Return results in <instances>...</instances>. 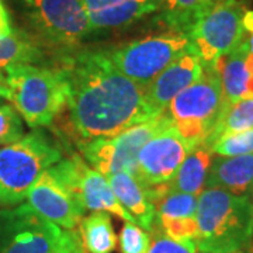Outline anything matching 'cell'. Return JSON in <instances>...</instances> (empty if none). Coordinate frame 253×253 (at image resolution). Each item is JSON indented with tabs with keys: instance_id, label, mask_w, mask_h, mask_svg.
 Instances as JSON below:
<instances>
[{
	"instance_id": "obj_26",
	"label": "cell",
	"mask_w": 253,
	"mask_h": 253,
	"mask_svg": "<svg viewBox=\"0 0 253 253\" xmlns=\"http://www.w3.org/2000/svg\"><path fill=\"white\" fill-rule=\"evenodd\" d=\"M24 136V126L16 109L10 104L0 106V145H11Z\"/></svg>"
},
{
	"instance_id": "obj_4",
	"label": "cell",
	"mask_w": 253,
	"mask_h": 253,
	"mask_svg": "<svg viewBox=\"0 0 253 253\" xmlns=\"http://www.w3.org/2000/svg\"><path fill=\"white\" fill-rule=\"evenodd\" d=\"M226 107L218 73L204 68L199 81L177 94L165 113L181 138L194 149L208 144Z\"/></svg>"
},
{
	"instance_id": "obj_25",
	"label": "cell",
	"mask_w": 253,
	"mask_h": 253,
	"mask_svg": "<svg viewBox=\"0 0 253 253\" xmlns=\"http://www.w3.org/2000/svg\"><path fill=\"white\" fill-rule=\"evenodd\" d=\"M210 149L214 155L225 158L253 154V129L221 136Z\"/></svg>"
},
{
	"instance_id": "obj_1",
	"label": "cell",
	"mask_w": 253,
	"mask_h": 253,
	"mask_svg": "<svg viewBox=\"0 0 253 253\" xmlns=\"http://www.w3.org/2000/svg\"><path fill=\"white\" fill-rule=\"evenodd\" d=\"M69 82V123L79 144L113 136L158 117L145 89L117 71L103 49H84L62 58Z\"/></svg>"
},
{
	"instance_id": "obj_10",
	"label": "cell",
	"mask_w": 253,
	"mask_h": 253,
	"mask_svg": "<svg viewBox=\"0 0 253 253\" xmlns=\"http://www.w3.org/2000/svg\"><path fill=\"white\" fill-rule=\"evenodd\" d=\"M62 232L28 204L0 211V253H54Z\"/></svg>"
},
{
	"instance_id": "obj_7",
	"label": "cell",
	"mask_w": 253,
	"mask_h": 253,
	"mask_svg": "<svg viewBox=\"0 0 253 253\" xmlns=\"http://www.w3.org/2000/svg\"><path fill=\"white\" fill-rule=\"evenodd\" d=\"M169 124H172V120L163 113L152 120L129 126L116 135L81 142L79 148L86 162L106 177L118 172H128L136 176L139 151L152 136Z\"/></svg>"
},
{
	"instance_id": "obj_35",
	"label": "cell",
	"mask_w": 253,
	"mask_h": 253,
	"mask_svg": "<svg viewBox=\"0 0 253 253\" xmlns=\"http://www.w3.org/2000/svg\"><path fill=\"white\" fill-rule=\"evenodd\" d=\"M248 253H253V235H252V242H251V246L248 249Z\"/></svg>"
},
{
	"instance_id": "obj_24",
	"label": "cell",
	"mask_w": 253,
	"mask_h": 253,
	"mask_svg": "<svg viewBox=\"0 0 253 253\" xmlns=\"http://www.w3.org/2000/svg\"><path fill=\"white\" fill-rule=\"evenodd\" d=\"M199 196L166 191L154 201L156 218H193L196 217Z\"/></svg>"
},
{
	"instance_id": "obj_8",
	"label": "cell",
	"mask_w": 253,
	"mask_h": 253,
	"mask_svg": "<svg viewBox=\"0 0 253 253\" xmlns=\"http://www.w3.org/2000/svg\"><path fill=\"white\" fill-rule=\"evenodd\" d=\"M245 13L246 9L239 0H221L191 27L190 42L204 68L214 69L219 58L242 44L246 38Z\"/></svg>"
},
{
	"instance_id": "obj_6",
	"label": "cell",
	"mask_w": 253,
	"mask_h": 253,
	"mask_svg": "<svg viewBox=\"0 0 253 253\" xmlns=\"http://www.w3.org/2000/svg\"><path fill=\"white\" fill-rule=\"evenodd\" d=\"M191 48L189 34L172 31L134 40L103 51L117 71L145 89L173 61Z\"/></svg>"
},
{
	"instance_id": "obj_15",
	"label": "cell",
	"mask_w": 253,
	"mask_h": 253,
	"mask_svg": "<svg viewBox=\"0 0 253 253\" xmlns=\"http://www.w3.org/2000/svg\"><path fill=\"white\" fill-rule=\"evenodd\" d=\"M214 69L228 104L253 96V54L248 48L246 38L232 52L219 58Z\"/></svg>"
},
{
	"instance_id": "obj_34",
	"label": "cell",
	"mask_w": 253,
	"mask_h": 253,
	"mask_svg": "<svg viewBox=\"0 0 253 253\" xmlns=\"http://www.w3.org/2000/svg\"><path fill=\"white\" fill-rule=\"evenodd\" d=\"M246 44H248V48H249V51L253 54V34L252 36L246 37Z\"/></svg>"
},
{
	"instance_id": "obj_30",
	"label": "cell",
	"mask_w": 253,
	"mask_h": 253,
	"mask_svg": "<svg viewBox=\"0 0 253 253\" xmlns=\"http://www.w3.org/2000/svg\"><path fill=\"white\" fill-rule=\"evenodd\" d=\"M13 27H11V20H10L9 11L3 1L0 0V37H7L13 34Z\"/></svg>"
},
{
	"instance_id": "obj_12",
	"label": "cell",
	"mask_w": 253,
	"mask_h": 253,
	"mask_svg": "<svg viewBox=\"0 0 253 253\" xmlns=\"http://www.w3.org/2000/svg\"><path fill=\"white\" fill-rule=\"evenodd\" d=\"M28 206L55 225L73 229L82 221L86 208L48 168L31 187Z\"/></svg>"
},
{
	"instance_id": "obj_20",
	"label": "cell",
	"mask_w": 253,
	"mask_h": 253,
	"mask_svg": "<svg viewBox=\"0 0 253 253\" xmlns=\"http://www.w3.org/2000/svg\"><path fill=\"white\" fill-rule=\"evenodd\" d=\"M218 0H158L165 23L177 33L189 34L191 27Z\"/></svg>"
},
{
	"instance_id": "obj_29",
	"label": "cell",
	"mask_w": 253,
	"mask_h": 253,
	"mask_svg": "<svg viewBox=\"0 0 253 253\" xmlns=\"http://www.w3.org/2000/svg\"><path fill=\"white\" fill-rule=\"evenodd\" d=\"M54 253H84V248L82 245L79 236L72 231H63L61 242Z\"/></svg>"
},
{
	"instance_id": "obj_31",
	"label": "cell",
	"mask_w": 253,
	"mask_h": 253,
	"mask_svg": "<svg viewBox=\"0 0 253 253\" xmlns=\"http://www.w3.org/2000/svg\"><path fill=\"white\" fill-rule=\"evenodd\" d=\"M244 28L246 37L253 34V11L252 10H246L244 16Z\"/></svg>"
},
{
	"instance_id": "obj_19",
	"label": "cell",
	"mask_w": 253,
	"mask_h": 253,
	"mask_svg": "<svg viewBox=\"0 0 253 253\" xmlns=\"http://www.w3.org/2000/svg\"><path fill=\"white\" fill-rule=\"evenodd\" d=\"M212 152L207 145H199L180 165L174 177L168 183V191L200 196L206 187L208 170L212 162Z\"/></svg>"
},
{
	"instance_id": "obj_18",
	"label": "cell",
	"mask_w": 253,
	"mask_h": 253,
	"mask_svg": "<svg viewBox=\"0 0 253 253\" xmlns=\"http://www.w3.org/2000/svg\"><path fill=\"white\" fill-rule=\"evenodd\" d=\"M120 204L135 219V224L142 229L152 231L156 222V210L148 191L134 174L118 172L107 177Z\"/></svg>"
},
{
	"instance_id": "obj_33",
	"label": "cell",
	"mask_w": 253,
	"mask_h": 253,
	"mask_svg": "<svg viewBox=\"0 0 253 253\" xmlns=\"http://www.w3.org/2000/svg\"><path fill=\"white\" fill-rule=\"evenodd\" d=\"M199 253H248V251H214V252H199Z\"/></svg>"
},
{
	"instance_id": "obj_9",
	"label": "cell",
	"mask_w": 253,
	"mask_h": 253,
	"mask_svg": "<svg viewBox=\"0 0 253 253\" xmlns=\"http://www.w3.org/2000/svg\"><path fill=\"white\" fill-rule=\"evenodd\" d=\"M30 27L45 44L72 49L93 28L82 0H23Z\"/></svg>"
},
{
	"instance_id": "obj_23",
	"label": "cell",
	"mask_w": 253,
	"mask_h": 253,
	"mask_svg": "<svg viewBox=\"0 0 253 253\" xmlns=\"http://www.w3.org/2000/svg\"><path fill=\"white\" fill-rule=\"evenodd\" d=\"M248 129H253V96L244 97L232 104H228L215 132L208 141L207 146L211 148V145L221 136L234 132H242Z\"/></svg>"
},
{
	"instance_id": "obj_21",
	"label": "cell",
	"mask_w": 253,
	"mask_h": 253,
	"mask_svg": "<svg viewBox=\"0 0 253 253\" xmlns=\"http://www.w3.org/2000/svg\"><path fill=\"white\" fill-rule=\"evenodd\" d=\"M45 52L31 37L24 33L13 31L7 37H0V68H9L20 63H40L44 61Z\"/></svg>"
},
{
	"instance_id": "obj_3",
	"label": "cell",
	"mask_w": 253,
	"mask_h": 253,
	"mask_svg": "<svg viewBox=\"0 0 253 253\" xmlns=\"http://www.w3.org/2000/svg\"><path fill=\"white\" fill-rule=\"evenodd\" d=\"M7 100L31 128L48 126L69 99V82L61 68L30 63L6 68Z\"/></svg>"
},
{
	"instance_id": "obj_32",
	"label": "cell",
	"mask_w": 253,
	"mask_h": 253,
	"mask_svg": "<svg viewBox=\"0 0 253 253\" xmlns=\"http://www.w3.org/2000/svg\"><path fill=\"white\" fill-rule=\"evenodd\" d=\"M1 97L7 99V82H6V78L3 76V73L0 72V99Z\"/></svg>"
},
{
	"instance_id": "obj_13",
	"label": "cell",
	"mask_w": 253,
	"mask_h": 253,
	"mask_svg": "<svg viewBox=\"0 0 253 253\" xmlns=\"http://www.w3.org/2000/svg\"><path fill=\"white\" fill-rule=\"evenodd\" d=\"M203 72V62L191 48L173 61L148 87H145V97L149 107L156 114H163L170 101L199 81Z\"/></svg>"
},
{
	"instance_id": "obj_27",
	"label": "cell",
	"mask_w": 253,
	"mask_h": 253,
	"mask_svg": "<svg viewBox=\"0 0 253 253\" xmlns=\"http://www.w3.org/2000/svg\"><path fill=\"white\" fill-rule=\"evenodd\" d=\"M149 235L134 222H126L120 232V252L121 253H148Z\"/></svg>"
},
{
	"instance_id": "obj_16",
	"label": "cell",
	"mask_w": 253,
	"mask_h": 253,
	"mask_svg": "<svg viewBox=\"0 0 253 253\" xmlns=\"http://www.w3.org/2000/svg\"><path fill=\"white\" fill-rule=\"evenodd\" d=\"M76 193L86 210L111 212L121 219H124L126 222L135 224V219L120 204L107 177L97 170H94L87 163L83 162L81 156L78 159Z\"/></svg>"
},
{
	"instance_id": "obj_2",
	"label": "cell",
	"mask_w": 253,
	"mask_h": 253,
	"mask_svg": "<svg viewBox=\"0 0 253 253\" xmlns=\"http://www.w3.org/2000/svg\"><path fill=\"white\" fill-rule=\"evenodd\" d=\"M199 252L248 251L253 235V200L208 187L197 201Z\"/></svg>"
},
{
	"instance_id": "obj_22",
	"label": "cell",
	"mask_w": 253,
	"mask_h": 253,
	"mask_svg": "<svg viewBox=\"0 0 253 253\" xmlns=\"http://www.w3.org/2000/svg\"><path fill=\"white\" fill-rule=\"evenodd\" d=\"M83 244L90 253H113L117 246V238L107 212L94 211L81 221Z\"/></svg>"
},
{
	"instance_id": "obj_36",
	"label": "cell",
	"mask_w": 253,
	"mask_h": 253,
	"mask_svg": "<svg viewBox=\"0 0 253 253\" xmlns=\"http://www.w3.org/2000/svg\"><path fill=\"white\" fill-rule=\"evenodd\" d=\"M218 1H221V0H218Z\"/></svg>"
},
{
	"instance_id": "obj_28",
	"label": "cell",
	"mask_w": 253,
	"mask_h": 253,
	"mask_svg": "<svg viewBox=\"0 0 253 253\" xmlns=\"http://www.w3.org/2000/svg\"><path fill=\"white\" fill-rule=\"evenodd\" d=\"M154 239L149 245L148 253H199V249L194 242H180L174 241L168 235H165L162 231L154 226Z\"/></svg>"
},
{
	"instance_id": "obj_11",
	"label": "cell",
	"mask_w": 253,
	"mask_h": 253,
	"mask_svg": "<svg viewBox=\"0 0 253 253\" xmlns=\"http://www.w3.org/2000/svg\"><path fill=\"white\" fill-rule=\"evenodd\" d=\"M191 151L193 148L181 138L172 123L142 146L138 154L135 177L145 189L166 184L174 177Z\"/></svg>"
},
{
	"instance_id": "obj_5",
	"label": "cell",
	"mask_w": 253,
	"mask_h": 253,
	"mask_svg": "<svg viewBox=\"0 0 253 253\" xmlns=\"http://www.w3.org/2000/svg\"><path fill=\"white\" fill-rule=\"evenodd\" d=\"M62 159L61 151L41 129L0 149V206L13 207L26 199L48 168Z\"/></svg>"
},
{
	"instance_id": "obj_14",
	"label": "cell",
	"mask_w": 253,
	"mask_h": 253,
	"mask_svg": "<svg viewBox=\"0 0 253 253\" xmlns=\"http://www.w3.org/2000/svg\"><path fill=\"white\" fill-rule=\"evenodd\" d=\"M94 31L123 28L158 10V0H82Z\"/></svg>"
},
{
	"instance_id": "obj_17",
	"label": "cell",
	"mask_w": 253,
	"mask_h": 253,
	"mask_svg": "<svg viewBox=\"0 0 253 253\" xmlns=\"http://www.w3.org/2000/svg\"><path fill=\"white\" fill-rule=\"evenodd\" d=\"M208 187L222 189L253 200V154L212 158L204 189Z\"/></svg>"
}]
</instances>
